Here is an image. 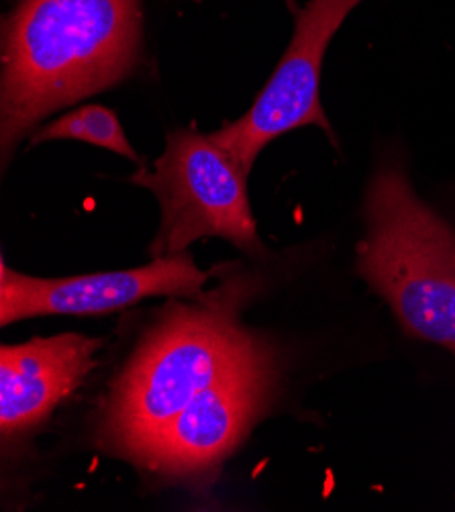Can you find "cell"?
<instances>
[{
	"label": "cell",
	"mask_w": 455,
	"mask_h": 512,
	"mask_svg": "<svg viewBox=\"0 0 455 512\" xmlns=\"http://www.w3.org/2000/svg\"><path fill=\"white\" fill-rule=\"evenodd\" d=\"M0 156L56 111L105 92L143 62V0H11L0 31Z\"/></svg>",
	"instance_id": "cell-1"
},
{
	"label": "cell",
	"mask_w": 455,
	"mask_h": 512,
	"mask_svg": "<svg viewBox=\"0 0 455 512\" xmlns=\"http://www.w3.org/2000/svg\"><path fill=\"white\" fill-rule=\"evenodd\" d=\"M245 280H229L192 306H176L131 357L103 417V441L133 459L198 394L268 355L237 323Z\"/></svg>",
	"instance_id": "cell-2"
},
{
	"label": "cell",
	"mask_w": 455,
	"mask_h": 512,
	"mask_svg": "<svg viewBox=\"0 0 455 512\" xmlns=\"http://www.w3.org/2000/svg\"><path fill=\"white\" fill-rule=\"evenodd\" d=\"M366 237L356 270L409 335L455 355V229L415 192L396 158H384L364 200Z\"/></svg>",
	"instance_id": "cell-3"
},
{
	"label": "cell",
	"mask_w": 455,
	"mask_h": 512,
	"mask_svg": "<svg viewBox=\"0 0 455 512\" xmlns=\"http://www.w3.org/2000/svg\"><path fill=\"white\" fill-rule=\"evenodd\" d=\"M131 182L154 192L162 223L149 245L151 258L184 253L200 237H221L237 249L266 255L247 198V174L231 153L198 129H176L154 168H139Z\"/></svg>",
	"instance_id": "cell-4"
},
{
	"label": "cell",
	"mask_w": 455,
	"mask_h": 512,
	"mask_svg": "<svg viewBox=\"0 0 455 512\" xmlns=\"http://www.w3.org/2000/svg\"><path fill=\"white\" fill-rule=\"evenodd\" d=\"M362 3L364 0H309L300 7L286 54L256 96L254 107L211 133L245 174L251 172L270 141L300 127H321L333 147H339L321 105V72L331 39L349 13Z\"/></svg>",
	"instance_id": "cell-5"
},
{
	"label": "cell",
	"mask_w": 455,
	"mask_h": 512,
	"mask_svg": "<svg viewBox=\"0 0 455 512\" xmlns=\"http://www.w3.org/2000/svg\"><path fill=\"white\" fill-rule=\"evenodd\" d=\"M270 355L219 380L168 421L131 459L174 482H209L262 411L270 388Z\"/></svg>",
	"instance_id": "cell-6"
},
{
	"label": "cell",
	"mask_w": 455,
	"mask_h": 512,
	"mask_svg": "<svg viewBox=\"0 0 455 512\" xmlns=\"http://www.w3.org/2000/svg\"><path fill=\"white\" fill-rule=\"evenodd\" d=\"M211 272L192 255L158 258L149 266L72 278H33L0 266V325L41 315H103L151 296H200Z\"/></svg>",
	"instance_id": "cell-7"
},
{
	"label": "cell",
	"mask_w": 455,
	"mask_h": 512,
	"mask_svg": "<svg viewBox=\"0 0 455 512\" xmlns=\"http://www.w3.org/2000/svg\"><path fill=\"white\" fill-rule=\"evenodd\" d=\"M100 339L68 333L0 347V431L29 433L96 368Z\"/></svg>",
	"instance_id": "cell-8"
},
{
	"label": "cell",
	"mask_w": 455,
	"mask_h": 512,
	"mask_svg": "<svg viewBox=\"0 0 455 512\" xmlns=\"http://www.w3.org/2000/svg\"><path fill=\"white\" fill-rule=\"evenodd\" d=\"M52 139H76L84 141L96 147H103L109 151L119 153V156L143 166L139 153L129 143L117 115L100 105H86L82 109H76L49 125L37 127V131L31 135L29 145H39L43 141Z\"/></svg>",
	"instance_id": "cell-9"
},
{
	"label": "cell",
	"mask_w": 455,
	"mask_h": 512,
	"mask_svg": "<svg viewBox=\"0 0 455 512\" xmlns=\"http://www.w3.org/2000/svg\"><path fill=\"white\" fill-rule=\"evenodd\" d=\"M192 3H202V0H192ZM286 5L292 13V17H296L300 13V7H298V0H286Z\"/></svg>",
	"instance_id": "cell-10"
}]
</instances>
